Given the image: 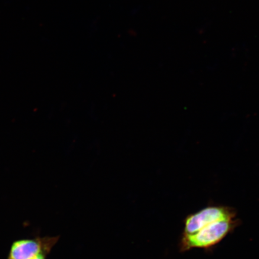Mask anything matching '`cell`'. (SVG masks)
<instances>
[{"label":"cell","instance_id":"4","mask_svg":"<svg viewBox=\"0 0 259 259\" xmlns=\"http://www.w3.org/2000/svg\"><path fill=\"white\" fill-rule=\"evenodd\" d=\"M35 259H44V255L41 254L38 255V256L36 258H35Z\"/></svg>","mask_w":259,"mask_h":259},{"label":"cell","instance_id":"2","mask_svg":"<svg viewBox=\"0 0 259 259\" xmlns=\"http://www.w3.org/2000/svg\"><path fill=\"white\" fill-rule=\"evenodd\" d=\"M234 217V212L226 207H208L188 217L185 221L184 234H194L213 223L232 220Z\"/></svg>","mask_w":259,"mask_h":259},{"label":"cell","instance_id":"3","mask_svg":"<svg viewBox=\"0 0 259 259\" xmlns=\"http://www.w3.org/2000/svg\"><path fill=\"white\" fill-rule=\"evenodd\" d=\"M41 252V244L37 241H18L13 244L9 259H35Z\"/></svg>","mask_w":259,"mask_h":259},{"label":"cell","instance_id":"1","mask_svg":"<svg viewBox=\"0 0 259 259\" xmlns=\"http://www.w3.org/2000/svg\"><path fill=\"white\" fill-rule=\"evenodd\" d=\"M233 220L212 223L192 234H184L181 241V250L193 248H208L221 241L234 226Z\"/></svg>","mask_w":259,"mask_h":259}]
</instances>
